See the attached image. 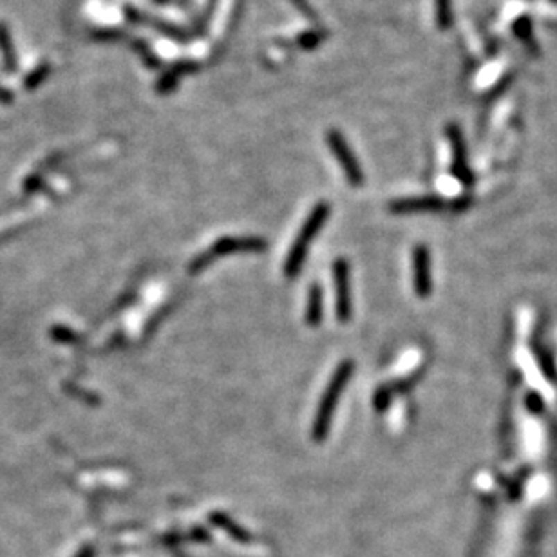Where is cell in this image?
I'll use <instances>...</instances> for the list:
<instances>
[{
  "label": "cell",
  "mask_w": 557,
  "mask_h": 557,
  "mask_svg": "<svg viewBox=\"0 0 557 557\" xmlns=\"http://www.w3.org/2000/svg\"><path fill=\"white\" fill-rule=\"evenodd\" d=\"M353 373V362H344L341 368L336 369V373L333 375L332 382L327 386L326 395H324L323 402L318 405L317 418H315V427H314V436L317 442H323L326 436L327 429H329V422H332L333 409H335L339 396H341L342 389H344L345 382L350 375Z\"/></svg>",
  "instance_id": "obj_1"
},
{
  "label": "cell",
  "mask_w": 557,
  "mask_h": 557,
  "mask_svg": "<svg viewBox=\"0 0 557 557\" xmlns=\"http://www.w3.org/2000/svg\"><path fill=\"white\" fill-rule=\"evenodd\" d=\"M327 214H329V205L327 203H318L314 212H311V216H309V219L306 221V225H304V228L300 230L299 239L293 244L290 257L286 261V275L288 277L297 275V272L300 270V264H302L304 257H306L309 243H311L314 235L320 230V226L327 219Z\"/></svg>",
  "instance_id": "obj_2"
},
{
  "label": "cell",
  "mask_w": 557,
  "mask_h": 557,
  "mask_svg": "<svg viewBox=\"0 0 557 557\" xmlns=\"http://www.w3.org/2000/svg\"><path fill=\"white\" fill-rule=\"evenodd\" d=\"M327 145L332 148L333 156H335L336 160H339V163H341L342 171H344L348 181H350L353 187H360V185H362V180H364V175H362V171H360L357 157L353 156V152H351L350 147H348L344 136H342L339 130H329V132H327Z\"/></svg>",
  "instance_id": "obj_3"
},
{
  "label": "cell",
  "mask_w": 557,
  "mask_h": 557,
  "mask_svg": "<svg viewBox=\"0 0 557 557\" xmlns=\"http://www.w3.org/2000/svg\"><path fill=\"white\" fill-rule=\"evenodd\" d=\"M264 246V241L261 239H225L214 244L212 248L208 250L207 253H203L201 257H198L192 264V272H199L201 268L207 266L210 261H214L219 255H226L232 252H246V250H261Z\"/></svg>",
  "instance_id": "obj_4"
},
{
  "label": "cell",
  "mask_w": 557,
  "mask_h": 557,
  "mask_svg": "<svg viewBox=\"0 0 557 557\" xmlns=\"http://www.w3.org/2000/svg\"><path fill=\"white\" fill-rule=\"evenodd\" d=\"M335 286H336V315L342 323L351 317V295L348 281V264L345 261L335 263Z\"/></svg>",
  "instance_id": "obj_5"
},
{
  "label": "cell",
  "mask_w": 557,
  "mask_h": 557,
  "mask_svg": "<svg viewBox=\"0 0 557 557\" xmlns=\"http://www.w3.org/2000/svg\"><path fill=\"white\" fill-rule=\"evenodd\" d=\"M431 264L425 246H418L415 252V288L420 297H427L431 291Z\"/></svg>",
  "instance_id": "obj_6"
},
{
  "label": "cell",
  "mask_w": 557,
  "mask_h": 557,
  "mask_svg": "<svg viewBox=\"0 0 557 557\" xmlns=\"http://www.w3.org/2000/svg\"><path fill=\"white\" fill-rule=\"evenodd\" d=\"M440 207V201L434 198H418V199H402L393 203V212H415V210H429V208Z\"/></svg>",
  "instance_id": "obj_7"
},
{
  "label": "cell",
  "mask_w": 557,
  "mask_h": 557,
  "mask_svg": "<svg viewBox=\"0 0 557 557\" xmlns=\"http://www.w3.org/2000/svg\"><path fill=\"white\" fill-rule=\"evenodd\" d=\"M323 317V291L318 286L311 288L309 293V302H308V314H306V320L309 326H317Z\"/></svg>",
  "instance_id": "obj_8"
},
{
  "label": "cell",
  "mask_w": 557,
  "mask_h": 557,
  "mask_svg": "<svg viewBox=\"0 0 557 557\" xmlns=\"http://www.w3.org/2000/svg\"><path fill=\"white\" fill-rule=\"evenodd\" d=\"M449 134H451L452 145H454V172H456V175H458V178H460L461 181H467L465 178H469V172H467L465 160H463V151H461L460 134H458V130H456V129L449 130Z\"/></svg>",
  "instance_id": "obj_9"
},
{
  "label": "cell",
  "mask_w": 557,
  "mask_h": 557,
  "mask_svg": "<svg viewBox=\"0 0 557 557\" xmlns=\"http://www.w3.org/2000/svg\"><path fill=\"white\" fill-rule=\"evenodd\" d=\"M436 19L440 28L451 24V0H436Z\"/></svg>",
  "instance_id": "obj_10"
},
{
  "label": "cell",
  "mask_w": 557,
  "mask_h": 557,
  "mask_svg": "<svg viewBox=\"0 0 557 557\" xmlns=\"http://www.w3.org/2000/svg\"><path fill=\"white\" fill-rule=\"evenodd\" d=\"M323 40V37H320V33H304L302 37H300V44H302V47H315L318 44V42Z\"/></svg>",
  "instance_id": "obj_11"
},
{
  "label": "cell",
  "mask_w": 557,
  "mask_h": 557,
  "mask_svg": "<svg viewBox=\"0 0 557 557\" xmlns=\"http://www.w3.org/2000/svg\"><path fill=\"white\" fill-rule=\"evenodd\" d=\"M529 407H530V409H532V413H539L538 409H541V400H539V396L530 395V398H529Z\"/></svg>",
  "instance_id": "obj_12"
},
{
  "label": "cell",
  "mask_w": 557,
  "mask_h": 557,
  "mask_svg": "<svg viewBox=\"0 0 557 557\" xmlns=\"http://www.w3.org/2000/svg\"><path fill=\"white\" fill-rule=\"evenodd\" d=\"M291 2H293L295 8L299 11H302L304 15H311V10H309V6L306 4V0H291Z\"/></svg>",
  "instance_id": "obj_13"
}]
</instances>
